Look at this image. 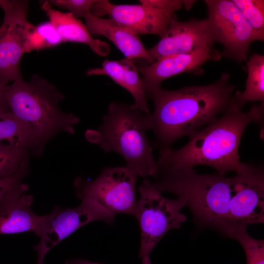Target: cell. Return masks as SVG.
Masks as SVG:
<instances>
[{
    "label": "cell",
    "mask_w": 264,
    "mask_h": 264,
    "mask_svg": "<svg viewBox=\"0 0 264 264\" xmlns=\"http://www.w3.org/2000/svg\"><path fill=\"white\" fill-rule=\"evenodd\" d=\"M230 75L223 72L216 82L170 90L162 89L149 93L154 110L148 115V128L155 136L159 150L171 148L178 139L216 121L234 105L235 86Z\"/></svg>",
    "instance_id": "6da1fadb"
},
{
    "label": "cell",
    "mask_w": 264,
    "mask_h": 264,
    "mask_svg": "<svg viewBox=\"0 0 264 264\" xmlns=\"http://www.w3.org/2000/svg\"><path fill=\"white\" fill-rule=\"evenodd\" d=\"M264 115V103L252 106L247 112L233 105L216 121L189 135L183 147L159 150L158 169L180 170L202 165L222 176L230 171L240 173L247 165L239 154L242 134L251 123L262 126Z\"/></svg>",
    "instance_id": "7a4b0ae2"
},
{
    "label": "cell",
    "mask_w": 264,
    "mask_h": 264,
    "mask_svg": "<svg viewBox=\"0 0 264 264\" xmlns=\"http://www.w3.org/2000/svg\"><path fill=\"white\" fill-rule=\"evenodd\" d=\"M153 178L151 184L161 193L175 194L190 209L199 226L225 235L230 201L236 191V176L201 175L191 168L158 169Z\"/></svg>",
    "instance_id": "3957f363"
},
{
    "label": "cell",
    "mask_w": 264,
    "mask_h": 264,
    "mask_svg": "<svg viewBox=\"0 0 264 264\" xmlns=\"http://www.w3.org/2000/svg\"><path fill=\"white\" fill-rule=\"evenodd\" d=\"M150 112L134 104L113 101L101 126L87 132V138L106 152L119 154L125 159L126 166L138 176L153 177L158 167L146 135Z\"/></svg>",
    "instance_id": "277c9868"
},
{
    "label": "cell",
    "mask_w": 264,
    "mask_h": 264,
    "mask_svg": "<svg viewBox=\"0 0 264 264\" xmlns=\"http://www.w3.org/2000/svg\"><path fill=\"white\" fill-rule=\"evenodd\" d=\"M4 90L10 112L34 132L41 154L45 144L61 132L73 134L80 119L59 107L64 95L55 86L38 75L29 82L19 79Z\"/></svg>",
    "instance_id": "5b68a950"
},
{
    "label": "cell",
    "mask_w": 264,
    "mask_h": 264,
    "mask_svg": "<svg viewBox=\"0 0 264 264\" xmlns=\"http://www.w3.org/2000/svg\"><path fill=\"white\" fill-rule=\"evenodd\" d=\"M137 215L140 229L139 257L142 264H152L150 254L154 247L171 229L179 228L187 219L181 212L185 206L179 199L162 196L149 180L145 178L138 188Z\"/></svg>",
    "instance_id": "8992f818"
},
{
    "label": "cell",
    "mask_w": 264,
    "mask_h": 264,
    "mask_svg": "<svg viewBox=\"0 0 264 264\" xmlns=\"http://www.w3.org/2000/svg\"><path fill=\"white\" fill-rule=\"evenodd\" d=\"M138 176L126 166L106 167L93 180L77 178L74 186L80 199H92L114 216L125 214L136 218Z\"/></svg>",
    "instance_id": "52a82bcc"
},
{
    "label": "cell",
    "mask_w": 264,
    "mask_h": 264,
    "mask_svg": "<svg viewBox=\"0 0 264 264\" xmlns=\"http://www.w3.org/2000/svg\"><path fill=\"white\" fill-rule=\"evenodd\" d=\"M214 40L224 48L222 57L237 63L246 61L250 44L261 41L230 0H205Z\"/></svg>",
    "instance_id": "ba28073f"
},
{
    "label": "cell",
    "mask_w": 264,
    "mask_h": 264,
    "mask_svg": "<svg viewBox=\"0 0 264 264\" xmlns=\"http://www.w3.org/2000/svg\"><path fill=\"white\" fill-rule=\"evenodd\" d=\"M4 18L0 26V85L22 79L20 64L27 37L34 26L27 19L28 1L0 0Z\"/></svg>",
    "instance_id": "9c48e42d"
},
{
    "label": "cell",
    "mask_w": 264,
    "mask_h": 264,
    "mask_svg": "<svg viewBox=\"0 0 264 264\" xmlns=\"http://www.w3.org/2000/svg\"><path fill=\"white\" fill-rule=\"evenodd\" d=\"M81 199L77 207L62 209L55 206L51 213L44 216L38 235L40 241L34 247L38 253L45 255L63 240L90 222L102 220L113 223L114 215L92 199Z\"/></svg>",
    "instance_id": "30bf717a"
},
{
    "label": "cell",
    "mask_w": 264,
    "mask_h": 264,
    "mask_svg": "<svg viewBox=\"0 0 264 264\" xmlns=\"http://www.w3.org/2000/svg\"><path fill=\"white\" fill-rule=\"evenodd\" d=\"M236 176V191L230 201L226 235L232 229L264 222L263 168L247 164Z\"/></svg>",
    "instance_id": "8fae6325"
},
{
    "label": "cell",
    "mask_w": 264,
    "mask_h": 264,
    "mask_svg": "<svg viewBox=\"0 0 264 264\" xmlns=\"http://www.w3.org/2000/svg\"><path fill=\"white\" fill-rule=\"evenodd\" d=\"M215 43L207 19L181 22L175 14L159 41L148 51L156 61L172 55L212 50Z\"/></svg>",
    "instance_id": "7c38bea8"
},
{
    "label": "cell",
    "mask_w": 264,
    "mask_h": 264,
    "mask_svg": "<svg viewBox=\"0 0 264 264\" xmlns=\"http://www.w3.org/2000/svg\"><path fill=\"white\" fill-rule=\"evenodd\" d=\"M175 11V9H158L142 4L116 5L107 0H95L90 10L97 17L108 15L138 35L155 34L160 37Z\"/></svg>",
    "instance_id": "4fadbf2b"
},
{
    "label": "cell",
    "mask_w": 264,
    "mask_h": 264,
    "mask_svg": "<svg viewBox=\"0 0 264 264\" xmlns=\"http://www.w3.org/2000/svg\"><path fill=\"white\" fill-rule=\"evenodd\" d=\"M221 53L214 49L200 50L188 54H179L166 56L151 64L136 66L142 75L144 89L147 95L160 88L161 82L172 76L183 73L201 75L202 66L209 61H218Z\"/></svg>",
    "instance_id": "5bb4252c"
},
{
    "label": "cell",
    "mask_w": 264,
    "mask_h": 264,
    "mask_svg": "<svg viewBox=\"0 0 264 264\" xmlns=\"http://www.w3.org/2000/svg\"><path fill=\"white\" fill-rule=\"evenodd\" d=\"M90 35H102L110 40L127 59H141L147 63L155 61L143 44L139 35L112 19H103L90 12L84 17Z\"/></svg>",
    "instance_id": "9a60e30c"
},
{
    "label": "cell",
    "mask_w": 264,
    "mask_h": 264,
    "mask_svg": "<svg viewBox=\"0 0 264 264\" xmlns=\"http://www.w3.org/2000/svg\"><path fill=\"white\" fill-rule=\"evenodd\" d=\"M33 196L23 194L0 207V235L32 232L39 235L44 216L33 212Z\"/></svg>",
    "instance_id": "2e32d148"
},
{
    "label": "cell",
    "mask_w": 264,
    "mask_h": 264,
    "mask_svg": "<svg viewBox=\"0 0 264 264\" xmlns=\"http://www.w3.org/2000/svg\"><path fill=\"white\" fill-rule=\"evenodd\" d=\"M88 75H105L116 83L127 89L134 100L133 104L139 109L150 112L148 97L143 84L142 78L133 60L128 59L118 61L105 60L102 67L89 69Z\"/></svg>",
    "instance_id": "e0dca14e"
},
{
    "label": "cell",
    "mask_w": 264,
    "mask_h": 264,
    "mask_svg": "<svg viewBox=\"0 0 264 264\" xmlns=\"http://www.w3.org/2000/svg\"><path fill=\"white\" fill-rule=\"evenodd\" d=\"M42 9L49 18L63 42H71L85 44L99 55H107L110 50L106 42L92 37L81 21L68 13L53 8L47 1L42 2Z\"/></svg>",
    "instance_id": "ac0fdd59"
},
{
    "label": "cell",
    "mask_w": 264,
    "mask_h": 264,
    "mask_svg": "<svg viewBox=\"0 0 264 264\" xmlns=\"http://www.w3.org/2000/svg\"><path fill=\"white\" fill-rule=\"evenodd\" d=\"M27 150L32 154L41 155L38 140L31 129L12 112L0 117V144Z\"/></svg>",
    "instance_id": "d6986e66"
},
{
    "label": "cell",
    "mask_w": 264,
    "mask_h": 264,
    "mask_svg": "<svg viewBox=\"0 0 264 264\" xmlns=\"http://www.w3.org/2000/svg\"><path fill=\"white\" fill-rule=\"evenodd\" d=\"M246 62L248 77L245 89L233 95L235 105L241 109L248 102L264 103V56L254 53Z\"/></svg>",
    "instance_id": "ffe728a7"
},
{
    "label": "cell",
    "mask_w": 264,
    "mask_h": 264,
    "mask_svg": "<svg viewBox=\"0 0 264 264\" xmlns=\"http://www.w3.org/2000/svg\"><path fill=\"white\" fill-rule=\"evenodd\" d=\"M30 156L22 161L14 173L0 177V207L8 201L20 197L28 189L27 184L22 182L29 171Z\"/></svg>",
    "instance_id": "44dd1931"
},
{
    "label": "cell",
    "mask_w": 264,
    "mask_h": 264,
    "mask_svg": "<svg viewBox=\"0 0 264 264\" xmlns=\"http://www.w3.org/2000/svg\"><path fill=\"white\" fill-rule=\"evenodd\" d=\"M227 236L241 244L245 252L246 264H264V241L252 237L247 227L233 229Z\"/></svg>",
    "instance_id": "7402d4cb"
},
{
    "label": "cell",
    "mask_w": 264,
    "mask_h": 264,
    "mask_svg": "<svg viewBox=\"0 0 264 264\" xmlns=\"http://www.w3.org/2000/svg\"><path fill=\"white\" fill-rule=\"evenodd\" d=\"M261 41L264 40V0H233Z\"/></svg>",
    "instance_id": "603a6c76"
},
{
    "label": "cell",
    "mask_w": 264,
    "mask_h": 264,
    "mask_svg": "<svg viewBox=\"0 0 264 264\" xmlns=\"http://www.w3.org/2000/svg\"><path fill=\"white\" fill-rule=\"evenodd\" d=\"M31 153L20 147L0 144V177L10 175L19 169Z\"/></svg>",
    "instance_id": "cb8c5ba5"
},
{
    "label": "cell",
    "mask_w": 264,
    "mask_h": 264,
    "mask_svg": "<svg viewBox=\"0 0 264 264\" xmlns=\"http://www.w3.org/2000/svg\"><path fill=\"white\" fill-rule=\"evenodd\" d=\"M50 5L69 10L75 18L84 17L90 12L94 0H47Z\"/></svg>",
    "instance_id": "d4e9b609"
},
{
    "label": "cell",
    "mask_w": 264,
    "mask_h": 264,
    "mask_svg": "<svg viewBox=\"0 0 264 264\" xmlns=\"http://www.w3.org/2000/svg\"><path fill=\"white\" fill-rule=\"evenodd\" d=\"M36 30L41 38L45 48L57 46L63 42L50 21L43 22L36 26Z\"/></svg>",
    "instance_id": "484cf974"
},
{
    "label": "cell",
    "mask_w": 264,
    "mask_h": 264,
    "mask_svg": "<svg viewBox=\"0 0 264 264\" xmlns=\"http://www.w3.org/2000/svg\"><path fill=\"white\" fill-rule=\"evenodd\" d=\"M141 4L161 9H180L182 6V0H140Z\"/></svg>",
    "instance_id": "4316f807"
},
{
    "label": "cell",
    "mask_w": 264,
    "mask_h": 264,
    "mask_svg": "<svg viewBox=\"0 0 264 264\" xmlns=\"http://www.w3.org/2000/svg\"><path fill=\"white\" fill-rule=\"evenodd\" d=\"M10 112V110L6 100L4 87L0 85V117Z\"/></svg>",
    "instance_id": "83f0119b"
},
{
    "label": "cell",
    "mask_w": 264,
    "mask_h": 264,
    "mask_svg": "<svg viewBox=\"0 0 264 264\" xmlns=\"http://www.w3.org/2000/svg\"><path fill=\"white\" fill-rule=\"evenodd\" d=\"M65 264H102L97 263L91 262L86 260L83 259H72L67 261Z\"/></svg>",
    "instance_id": "f1b7e54d"
},
{
    "label": "cell",
    "mask_w": 264,
    "mask_h": 264,
    "mask_svg": "<svg viewBox=\"0 0 264 264\" xmlns=\"http://www.w3.org/2000/svg\"><path fill=\"white\" fill-rule=\"evenodd\" d=\"M195 2L194 0H182V5L187 10H189Z\"/></svg>",
    "instance_id": "f546056e"
},
{
    "label": "cell",
    "mask_w": 264,
    "mask_h": 264,
    "mask_svg": "<svg viewBox=\"0 0 264 264\" xmlns=\"http://www.w3.org/2000/svg\"><path fill=\"white\" fill-rule=\"evenodd\" d=\"M43 263L42 261H38L37 263V264H43Z\"/></svg>",
    "instance_id": "4dcf8cb0"
}]
</instances>
